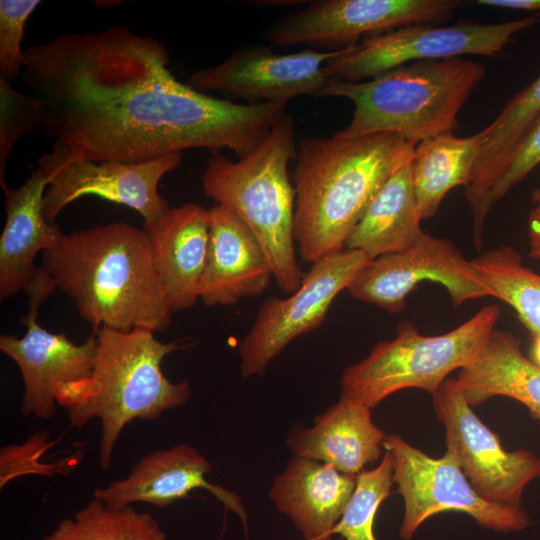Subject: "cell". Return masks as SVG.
Instances as JSON below:
<instances>
[{
  "mask_svg": "<svg viewBox=\"0 0 540 540\" xmlns=\"http://www.w3.org/2000/svg\"><path fill=\"white\" fill-rule=\"evenodd\" d=\"M21 80L43 133L75 159L140 163L187 149L253 152L287 102L236 103L176 79L169 51L126 27L61 34L24 50Z\"/></svg>",
  "mask_w": 540,
  "mask_h": 540,
  "instance_id": "6da1fadb",
  "label": "cell"
},
{
  "mask_svg": "<svg viewBox=\"0 0 540 540\" xmlns=\"http://www.w3.org/2000/svg\"><path fill=\"white\" fill-rule=\"evenodd\" d=\"M42 266L93 331L107 327L157 333L171 324L173 312L145 229L118 221L63 232L42 253Z\"/></svg>",
  "mask_w": 540,
  "mask_h": 540,
  "instance_id": "7a4b0ae2",
  "label": "cell"
},
{
  "mask_svg": "<svg viewBox=\"0 0 540 540\" xmlns=\"http://www.w3.org/2000/svg\"><path fill=\"white\" fill-rule=\"evenodd\" d=\"M415 146L391 133L298 140L294 238L305 262L345 248L383 185L412 161Z\"/></svg>",
  "mask_w": 540,
  "mask_h": 540,
  "instance_id": "3957f363",
  "label": "cell"
},
{
  "mask_svg": "<svg viewBox=\"0 0 540 540\" xmlns=\"http://www.w3.org/2000/svg\"><path fill=\"white\" fill-rule=\"evenodd\" d=\"M93 333L97 352L92 376L62 388L56 401L67 410L72 427L100 421L98 460L109 470L119 437L131 421L156 420L190 400L189 382H172L161 369L167 355L189 345L161 342L147 329L101 327Z\"/></svg>",
  "mask_w": 540,
  "mask_h": 540,
  "instance_id": "277c9868",
  "label": "cell"
},
{
  "mask_svg": "<svg viewBox=\"0 0 540 540\" xmlns=\"http://www.w3.org/2000/svg\"><path fill=\"white\" fill-rule=\"evenodd\" d=\"M486 75L484 65L462 57L398 66L364 81L327 80L317 97L354 104L350 123L334 135H398L415 145L452 132L457 116Z\"/></svg>",
  "mask_w": 540,
  "mask_h": 540,
  "instance_id": "5b68a950",
  "label": "cell"
},
{
  "mask_svg": "<svg viewBox=\"0 0 540 540\" xmlns=\"http://www.w3.org/2000/svg\"><path fill=\"white\" fill-rule=\"evenodd\" d=\"M297 142L294 118L285 113L253 152L237 161L213 155L202 176L204 193L251 230L278 287L288 294L304 276L295 253L296 194L288 170L297 156Z\"/></svg>",
  "mask_w": 540,
  "mask_h": 540,
  "instance_id": "8992f818",
  "label": "cell"
},
{
  "mask_svg": "<svg viewBox=\"0 0 540 540\" xmlns=\"http://www.w3.org/2000/svg\"><path fill=\"white\" fill-rule=\"evenodd\" d=\"M499 317L497 305H486L455 329L435 336L422 335L403 321L394 339L377 343L367 357L343 370L341 396L370 409L407 388L433 396L452 371L477 356Z\"/></svg>",
  "mask_w": 540,
  "mask_h": 540,
  "instance_id": "52a82bcc",
  "label": "cell"
},
{
  "mask_svg": "<svg viewBox=\"0 0 540 540\" xmlns=\"http://www.w3.org/2000/svg\"><path fill=\"white\" fill-rule=\"evenodd\" d=\"M540 22V12L493 24L409 25L362 38L329 59L328 80L363 81L408 63L461 57L496 56L513 36Z\"/></svg>",
  "mask_w": 540,
  "mask_h": 540,
  "instance_id": "ba28073f",
  "label": "cell"
},
{
  "mask_svg": "<svg viewBox=\"0 0 540 540\" xmlns=\"http://www.w3.org/2000/svg\"><path fill=\"white\" fill-rule=\"evenodd\" d=\"M384 449L392 456L393 480L404 501L399 530L403 540H410L429 517L449 511L466 513L481 527L498 532L529 526L524 508H506L483 499L450 452L432 458L396 434L386 435Z\"/></svg>",
  "mask_w": 540,
  "mask_h": 540,
  "instance_id": "9c48e42d",
  "label": "cell"
},
{
  "mask_svg": "<svg viewBox=\"0 0 540 540\" xmlns=\"http://www.w3.org/2000/svg\"><path fill=\"white\" fill-rule=\"evenodd\" d=\"M369 261L360 251L344 248L312 263L288 297L267 298L239 344L242 376L264 374L290 342L319 327L337 295Z\"/></svg>",
  "mask_w": 540,
  "mask_h": 540,
  "instance_id": "30bf717a",
  "label": "cell"
},
{
  "mask_svg": "<svg viewBox=\"0 0 540 540\" xmlns=\"http://www.w3.org/2000/svg\"><path fill=\"white\" fill-rule=\"evenodd\" d=\"M432 397L445 429L446 451L476 492L492 504L523 509L524 489L540 477V458L523 448L506 451L468 404L457 379H446Z\"/></svg>",
  "mask_w": 540,
  "mask_h": 540,
  "instance_id": "8fae6325",
  "label": "cell"
},
{
  "mask_svg": "<svg viewBox=\"0 0 540 540\" xmlns=\"http://www.w3.org/2000/svg\"><path fill=\"white\" fill-rule=\"evenodd\" d=\"M461 5L455 0H316L268 27L271 46L307 45L339 50L370 36L409 25H433Z\"/></svg>",
  "mask_w": 540,
  "mask_h": 540,
  "instance_id": "7c38bea8",
  "label": "cell"
},
{
  "mask_svg": "<svg viewBox=\"0 0 540 540\" xmlns=\"http://www.w3.org/2000/svg\"><path fill=\"white\" fill-rule=\"evenodd\" d=\"M182 153L140 163L96 162L69 157L61 145L38 161L48 175L44 195V215L55 223L69 204L84 196H96L134 209L144 227L159 220L170 208L158 192L161 179L176 169Z\"/></svg>",
  "mask_w": 540,
  "mask_h": 540,
  "instance_id": "4fadbf2b",
  "label": "cell"
},
{
  "mask_svg": "<svg viewBox=\"0 0 540 540\" xmlns=\"http://www.w3.org/2000/svg\"><path fill=\"white\" fill-rule=\"evenodd\" d=\"M423 281L442 285L454 306L492 297L471 261L450 240L427 233L402 251L370 260L346 290L359 301L398 313Z\"/></svg>",
  "mask_w": 540,
  "mask_h": 540,
  "instance_id": "5bb4252c",
  "label": "cell"
},
{
  "mask_svg": "<svg viewBox=\"0 0 540 540\" xmlns=\"http://www.w3.org/2000/svg\"><path fill=\"white\" fill-rule=\"evenodd\" d=\"M340 50L306 48L281 54L269 46L243 47L221 63L195 71L187 84L204 94L216 92L227 100L242 99L248 104L317 97L328 80L323 67Z\"/></svg>",
  "mask_w": 540,
  "mask_h": 540,
  "instance_id": "9a60e30c",
  "label": "cell"
},
{
  "mask_svg": "<svg viewBox=\"0 0 540 540\" xmlns=\"http://www.w3.org/2000/svg\"><path fill=\"white\" fill-rule=\"evenodd\" d=\"M47 186L48 175L37 166L22 186L3 189L6 220L0 236V299L23 290L28 313L36 315L57 287L46 269L36 267L34 261L63 233L44 215Z\"/></svg>",
  "mask_w": 540,
  "mask_h": 540,
  "instance_id": "2e32d148",
  "label": "cell"
},
{
  "mask_svg": "<svg viewBox=\"0 0 540 540\" xmlns=\"http://www.w3.org/2000/svg\"><path fill=\"white\" fill-rule=\"evenodd\" d=\"M37 318L38 315L27 313L20 319L27 328L22 337L1 335L0 350L21 372L22 414L49 419L56 413L57 393L92 376L97 338L93 333L83 343L76 344L64 333L41 327Z\"/></svg>",
  "mask_w": 540,
  "mask_h": 540,
  "instance_id": "e0dca14e",
  "label": "cell"
},
{
  "mask_svg": "<svg viewBox=\"0 0 540 540\" xmlns=\"http://www.w3.org/2000/svg\"><path fill=\"white\" fill-rule=\"evenodd\" d=\"M211 470L209 460L193 446L182 443L144 455L131 467L125 478L97 487L93 497L115 509L135 503L166 507L187 497L193 490L204 489L237 514L246 528L247 513L241 498L209 482L206 475Z\"/></svg>",
  "mask_w": 540,
  "mask_h": 540,
  "instance_id": "ac0fdd59",
  "label": "cell"
},
{
  "mask_svg": "<svg viewBox=\"0 0 540 540\" xmlns=\"http://www.w3.org/2000/svg\"><path fill=\"white\" fill-rule=\"evenodd\" d=\"M208 213L209 244L200 299L214 307L261 295L274 277L259 241L228 208L216 204Z\"/></svg>",
  "mask_w": 540,
  "mask_h": 540,
  "instance_id": "d6986e66",
  "label": "cell"
},
{
  "mask_svg": "<svg viewBox=\"0 0 540 540\" xmlns=\"http://www.w3.org/2000/svg\"><path fill=\"white\" fill-rule=\"evenodd\" d=\"M153 262L172 312L190 309L200 299L209 244V213L196 203L170 207L144 227Z\"/></svg>",
  "mask_w": 540,
  "mask_h": 540,
  "instance_id": "ffe728a7",
  "label": "cell"
},
{
  "mask_svg": "<svg viewBox=\"0 0 540 540\" xmlns=\"http://www.w3.org/2000/svg\"><path fill=\"white\" fill-rule=\"evenodd\" d=\"M356 477L329 464L293 456L274 478L269 497L305 540H332L331 531L354 492Z\"/></svg>",
  "mask_w": 540,
  "mask_h": 540,
  "instance_id": "44dd1931",
  "label": "cell"
},
{
  "mask_svg": "<svg viewBox=\"0 0 540 540\" xmlns=\"http://www.w3.org/2000/svg\"><path fill=\"white\" fill-rule=\"evenodd\" d=\"M386 435L371 417V409L346 397L313 420L294 425L287 437L293 456L320 461L357 476L380 458Z\"/></svg>",
  "mask_w": 540,
  "mask_h": 540,
  "instance_id": "7402d4cb",
  "label": "cell"
},
{
  "mask_svg": "<svg viewBox=\"0 0 540 540\" xmlns=\"http://www.w3.org/2000/svg\"><path fill=\"white\" fill-rule=\"evenodd\" d=\"M540 116V75L506 103L495 120L476 133L479 155L469 185L465 188L472 216L473 241L481 249L487 198L504 173L527 130Z\"/></svg>",
  "mask_w": 540,
  "mask_h": 540,
  "instance_id": "603a6c76",
  "label": "cell"
},
{
  "mask_svg": "<svg viewBox=\"0 0 540 540\" xmlns=\"http://www.w3.org/2000/svg\"><path fill=\"white\" fill-rule=\"evenodd\" d=\"M457 382L472 408L505 396L540 420V367L524 355L511 332L494 329L477 356L459 370Z\"/></svg>",
  "mask_w": 540,
  "mask_h": 540,
  "instance_id": "cb8c5ba5",
  "label": "cell"
},
{
  "mask_svg": "<svg viewBox=\"0 0 540 540\" xmlns=\"http://www.w3.org/2000/svg\"><path fill=\"white\" fill-rule=\"evenodd\" d=\"M421 221L414 197L411 161L383 185L349 235L345 248L360 251L369 260L402 251L425 233Z\"/></svg>",
  "mask_w": 540,
  "mask_h": 540,
  "instance_id": "d4e9b609",
  "label": "cell"
},
{
  "mask_svg": "<svg viewBox=\"0 0 540 540\" xmlns=\"http://www.w3.org/2000/svg\"><path fill=\"white\" fill-rule=\"evenodd\" d=\"M478 155L477 134L457 137L448 132L425 139L415 146L412 181L421 220L437 213L451 189L469 185Z\"/></svg>",
  "mask_w": 540,
  "mask_h": 540,
  "instance_id": "484cf974",
  "label": "cell"
},
{
  "mask_svg": "<svg viewBox=\"0 0 540 540\" xmlns=\"http://www.w3.org/2000/svg\"><path fill=\"white\" fill-rule=\"evenodd\" d=\"M470 261L492 297L514 309L531 337L540 336V274L525 266L520 253L508 245Z\"/></svg>",
  "mask_w": 540,
  "mask_h": 540,
  "instance_id": "4316f807",
  "label": "cell"
},
{
  "mask_svg": "<svg viewBox=\"0 0 540 540\" xmlns=\"http://www.w3.org/2000/svg\"><path fill=\"white\" fill-rule=\"evenodd\" d=\"M41 540H167L158 521L134 506L108 507L93 497Z\"/></svg>",
  "mask_w": 540,
  "mask_h": 540,
  "instance_id": "83f0119b",
  "label": "cell"
},
{
  "mask_svg": "<svg viewBox=\"0 0 540 540\" xmlns=\"http://www.w3.org/2000/svg\"><path fill=\"white\" fill-rule=\"evenodd\" d=\"M394 484L393 460L385 450L381 462L356 477L354 492L331 534L344 540H376L373 525L381 503L390 495Z\"/></svg>",
  "mask_w": 540,
  "mask_h": 540,
  "instance_id": "f1b7e54d",
  "label": "cell"
},
{
  "mask_svg": "<svg viewBox=\"0 0 540 540\" xmlns=\"http://www.w3.org/2000/svg\"><path fill=\"white\" fill-rule=\"evenodd\" d=\"M39 103L15 90L8 81L0 78V185L7 186L5 173L9 154L17 140L41 127Z\"/></svg>",
  "mask_w": 540,
  "mask_h": 540,
  "instance_id": "f546056e",
  "label": "cell"
},
{
  "mask_svg": "<svg viewBox=\"0 0 540 540\" xmlns=\"http://www.w3.org/2000/svg\"><path fill=\"white\" fill-rule=\"evenodd\" d=\"M40 3L39 0L0 1V78L8 82L22 74L25 25Z\"/></svg>",
  "mask_w": 540,
  "mask_h": 540,
  "instance_id": "4dcf8cb0",
  "label": "cell"
},
{
  "mask_svg": "<svg viewBox=\"0 0 540 540\" xmlns=\"http://www.w3.org/2000/svg\"><path fill=\"white\" fill-rule=\"evenodd\" d=\"M48 432L42 431L31 436L22 445L5 446L0 452V487L10 480L24 474L36 473L50 475L69 471L76 465V458H65L61 462L41 464L38 458L53 445L48 441Z\"/></svg>",
  "mask_w": 540,
  "mask_h": 540,
  "instance_id": "1f68e13d",
  "label": "cell"
},
{
  "mask_svg": "<svg viewBox=\"0 0 540 540\" xmlns=\"http://www.w3.org/2000/svg\"><path fill=\"white\" fill-rule=\"evenodd\" d=\"M540 163V116L527 130L486 202L489 214L495 204Z\"/></svg>",
  "mask_w": 540,
  "mask_h": 540,
  "instance_id": "d6a6232c",
  "label": "cell"
},
{
  "mask_svg": "<svg viewBox=\"0 0 540 540\" xmlns=\"http://www.w3.org/2000/svg\"><path fill=\"white\" fill-rule=\"evenodd\" d=\"M532 208L528 215L529 257L540 261V187L531 194Z\"/></svg>",
  "mask_w": 540,
  "mask_h": 540,
  "instance_id": "836d02e7",
  "label": "cell"
},
{
  "mask_svg": "<svg viewBox=\"0 0 540 540\" xmlns=\"http://www.w3.org/2000/svg\"><path fill=\"white\" fill-rule=\"evenodd\" d=\"M478 5L530 12H540V0H478Z\"/></svg>",
  "mask_w": 540,
  "mask_h": 540,
  "instance_id": "e575fe53",
  "label": "cell"
},
{
  "mask_svg": "<svg viewBox=\"0 0 540 540\" xmlns=\"http://www.w3.org/2000/svg\"><path fill=\"white\" fill-rule=\"evenodd\" d=\"M531 357L530 359L540 367V336L531 337Z\"/></svg>",
  "mask_w": 540,
  "mask_h": 540,
  "instance_id": "d590c367",
  "label": "cell"
}]
</instances>
